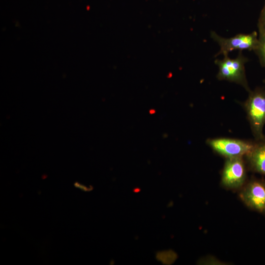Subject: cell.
<instances>
[{
	"label": "cell",
	"instance_id": "6da1fadb",
	"mask_svg": "<svg viewBox=\"0 0 265 265\" xmlns=\"http://www.w3.org/2000/svg\"><path fill=\"white\" fill-rule=\"evenodd\" d=\"M244 103L247 118L255 140L263 138L265 125V88H257L248 92Z\"/></svg>",
	"mask_w": 265,
	"mask_h": 265
},
{
	"label": "cell",
	"instance_id": "7a4b0ae2",
	"mask_svg": "<svg viewBox=\"0 0 265 265\" xmlns=\"http://www.w3.org/2000/svg\"><path fill=\"white\" fill-rule=\"evenodd\" d=\"M248 58L244 56L242 52H239L235 58H231L228 55L224 56L222 59L215 60L218 67L216 75L219 80H226L236 83L242 86L248 92L250 91L246 79L245 64Z\"/></svg>",
	"mask_w": 265,
	"mask_h": 265
},
{
	"label": "cell",
	"instance_id": "3957f363",
	"mask_svg": "<svg viewBox=\"0 0 265 265\" xmlns=\"http://www.w3.org/2000/svg\"><path fill=\"white\" fill-rule=\"evenodd\" d=\"M211 36L220 47L215 56L219 55L227 56L229 53L236 50L239 52L244 50L254 51L259 43V36L256 31L249 34H238L230 38L223 37L212 31Z\"/></svg>",
	"mask_w": 265,
	"mask_h": 265
},
{
	"label": "cell",
	"instance_id": "277c9868",
	"mask_svg": "<svg viewBox=\"0 0 265 265\" xmlns=\"http://www.w3.org/2000/svg\"><path fill=\"white\" fill-rule=\"evenodd\" d=\"M206 143L214 152L226 159L244 157L255 145V141L228 137L209 138Z\"/></svg>",
	"mask_w": 265,
	"mask_h": 265
},
{
	"label": "cell",
	"instance_id": "5b68a950",
	"mask_svg": "<svg viewBox=\"0 0 265 265\" xmlns=\"http://www.w3.org/2000/svg\"><path fill=\"white\" fill-rule=\"evenodd\" d=\"M244 157L226 158L222 171L221 183L227 188L236 189L245 184L246 169Z\"/></svg>",
	"mask_w": 265,
	"mask_h": 265
},
{
	"label": "cell",
	"instance_id": "8992f818",
	"mask_svg": "<svg viewBox=\"0 0 265 265\" xmlns=\"http://www.w3.org/2000/svg\"><path fill=\"white\" fill-rule=\"evenodd\" d=\"M239 197L249 208L259 213H265V180H250L244 185Z\"/></svg>",
	"mask_w": 265,
	"mask_h": 265
},
{
	"label": "cell",
	"instance_id": "52a82bcc",
	"mask_svg": "<svg viewBox=\"0 0 265 265\" xmlns=\"http://www.w3.org/2000/svg\"><path fill=\"white\" fill-rule=\"evenodd\" d=\"M244 158L250 170L265 175V136L255 141L254 147Z\"/></svg>",
	"mask_w": 265,
	"mask_h": 265
},
{
	"label": "cell",
	"instance_id": "ba28073f",
	"mask_svg": "<svg viewBox=\"0 0 265 265\" xmlns=\"http://www.w3.org/2000/svg\"><path fill=\"white\" fill-rule=\"evenodd\" d=\"M261 66L265 68V34L259 35V43L254 51Z\"/></svg>",
	"mask_w": 265,
	"mask_h": 265
},
{
	"label": "cell",
	"instance_id": "9c48e42d",
	"mask_svg": "<svg viewBox=\"0 0 265 265\" xmlns=\"http://www.w3.org/2000/svg\"><path fill=\"white\" fill-rule=\"evenodd\" d=\"M258 27L259 35L265 34V3L259 18Z\"/></svg>",
	"mask_w": 265,
	"mask_h": 265
},
{
	"label": "cell",
	"instance_id": "30bf717a",
	"mask_svg": "<svg viewBox=\"0 0 265 265\" xmlns=\"http://www.w3.org/2000/svg\"></svg>",
	"mask_w": 265,
	"mask_h": 265
}]
</instances>
